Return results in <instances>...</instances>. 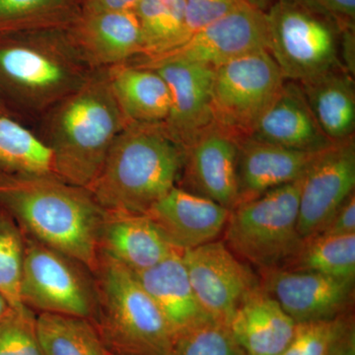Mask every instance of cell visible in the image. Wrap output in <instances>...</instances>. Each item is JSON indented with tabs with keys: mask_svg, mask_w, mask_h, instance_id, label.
<instances>
[{
	"mask_svg": "<svg viewBox=\"0 0 355 355\" xmlns=\"http://www.w3.org/2000/svg\"><path fill=\"white\" fill-rule=\"evenodd\" d=\"M355 331L352 312L331 319L296 323L282 355H328L345 336Z\"/></svg>",
	"mask_w": 355,
	"mask_h": 355,
	"instance_id": "obj_31",
	"label": "cell"
},
{
	"mask_svg": "<svg viewBox=\"0 0 355 355\" xmlns=\"http://www.w3.org/2000/svg\"><path fill=\"white\" fill-rule=\"evenodd\" d=\"M183 163V147L162 123H128L85 190L105 211L146 214L176 187Z\"/></svg>",
	"mask_w": 355,
	"mask_h": 355,
	"instance_id": "obj_2",
	"label": "cell"
},
{
	"mask_svg": "<svg viewBox=\"0 0 355 355\" xmlns=\"http://www.w3.org/2000/svg\"><path fill=\"white\" fill-rule=\"evenodd\" d=\"M109 355H116V354H111V352H109Z\"/></svg>",
	"mask_w": 355,
	"mask_h": 355,
	"instance_id": "obj_42",
	"label": "cell"
},
{
	"mask_svg": "<svg viewBox=\"0 0 355 355\" xmlns=\"http://www.w3.org/2000/svg\"><path fill=\"white\" fill-rule=\"evenodd\" d=\"M354 188V139L318 154L302 178L297 224L301 237L318 234Z\"/></svg>",
	"mask_w": 355,
	"mask_h": 355,
	"instance_id": "obj_12",
	"label": "cell"
},
{
	"mask_svg": "<svg viewBox=\"0 0 355 355\" xmlns=\"http://www.w3.org/2000/svg\"><path fill=\"white\" fill-rule=\"evenodd\" d=\"M12 310V308L7 302L6 299L0 294V319L7 316Z\"/></svg>",
	"mask_w": 355,
	"mask_h": 355,
	"instance_id": "obj_40",
	"label": "cell"
},
{
	"mask_svg": "<svg viewBox=\"0 0 355 355\" xmlns=\"http://www.w3.org/2000/svg\"><path fill=\"white\" fill-rule=\"evenodd\" d=\"M175 251L146 214L105 211L99 253L132 272L153 268Z\"/></svg>",
	"mask_w": 355,
	"mask_h": 355,
	"instance_id": "obj_18",
	"label": "cell"
},
{
	"mask_svg": "<svg viewBox=\"0 0 355 355\" xmlns=\"http://www.w3.org/2000/svg\"><path fill=\"white\" fill-rule=\"evenodd\" d=\"M133 273L162 313L174 338L211 320L196 297L182 252L175 251L153 268Z\"/></svg>",
	"mask_w": 355,
	"mask_h": 355,
	"instance_id": "obj_20",
	"label": "cell"
},
{
	"mask_svg": "<svg viewBox=\"0 0 355 355\" xmlns=\"http://www.w3.org/2000/svg\"><path fill=\"white\" fill-rule=\"evenodd\" d=\"M328 355H355V331L343 338Z\"/></svg>",
	"mask_w": 355,
	"mask_h": 355,
	"instance_id": "obj_38",
	"label": "cell"
},
{
	"mask_svg": "<svg viewBox=\"0 0 355 355\" xmlns=\"http://www.w3.org/2000/svg\"><path fill=\"white\" fill-rule=\"evenodd\" d=\"M141 65L155 70L167 84L171 107L162 125L183 148L216 123L212 109L214 69L175 58H159Z\"/></svg>",
	"mask_w": 355,
	"mask_h": 355,
	"instance_id": "obj_10",
	"label": "cell"
},
{
	"mask_svg": "<svg viewBox=\"0 0 355 355\" xmlns=\"http://www.w3.org/2000/svg\"><path fill=\"white\" fill-rule=\"evenodd\" d=\"M295 324L261 286L236 311L229 329L246 355H282L291 342Z\"/></svg>",
	"mask_w": 355,
	"mask_h": 355,
	"instance_id": "obj_21",
	"label": "cell"
},
{
	"mask_svg": "<svg viewBox=\"0 0 355 355\" xmlns=\"http://www.w3.org/2000/svg\"><path fill=\"white\" fill-rule=\"evenodd\" d=\"M50 53L12 35L0 37V83L25 93L58 92L69 83L70 72Z\"/></svg>",
	"mask_w": 355,
	"mask_h": 355,
	"instance_id": "obj_22",
	"label": "cell"
},
{
	"mask_svg": "<svg viewBox=\"0 0 355 355\" xmlns=\"http://www.w3.org/2000/svg\"><path fill=\"white\" fill-rule=\"evenodd\" d=\"M250 137L302 153H319L331 141L311 111L300 84L286 80Z\"/></svg>",
	"mask_w": 355,
	"mask_h": 355,
	"instance_id": "obj_16",
	"label": "cell"
},
{
	"mask_svg": "<svg viewBox=\"0 0 355 355\" xmlns=\"http://www.w3.org/2000/svg\"><path fill=\"white\" fill-rule=\"evenodd\" d=\"M249 2L251 6L256 7V8L260 9V10L266 12L268 8H270L272 0H246Z\"/></svg>",
	"mask_w": 355,
	"mask_h": 355,
	"instance_id": "obj_39",
	"label": "cell"
},
{
	"mask_svg": "<svg viewBox=\"0 0 355 355\" xmlns=\"http://www.w3.org/2000/svg\"><path fill=\"white\" fill-rule=\"evenodd\" d=\"M0 355H44L32 310H12L0 319Z\"/></svg>",
	"mask_w": 355,
	"mask_h": 355,
	"instance_id": "obj_33",
	"label": "cell"
},
{
	"mask_svg": "<svg viewBox=\"0 0 355 355\" xmlns=\"http://www.w3.org/2000/svg\"><path fill=\"white\" fill-rule=\"evenodd\" d=\"M266 16L268 51L286 80L302 83L343 67L345 29L333 18L296 0H277Z\"/></svg>",
	"mask_w": 355,
	"mask_h": 355,
	"instance_id": "obj_6",
	"label": "cell"
},
{
	"mask_svg": "<svg viewBox=\"0 0 355 355\" xmlns=\"http://www.w3.org/2000/svg\"><path fill=\"white\" fill-rule=\"evenodd\" d=\"M296 1L333 18L345 29L354 28L355 0H296Z\"/></svg>",
	"mask_w": 355,
	"mask_h": 355,
	"instance_id": "obj_35",
	"label": "cell"
},
{
	"mask_svg": "<svg viewBox=\"0 0 355 355\" xmlns=\"http://www.w3.org/2000/svg\"><path fill=\"white\" fill-rule=\"evenodd\" d=\"M25 234L17 222L0 209V294L15 311L26 309L21 300Z\"/></svg>",
	"mask_w": 355,
	"mask_h": 355,
	"instance_id": "obj_30",
	"label": "cell"
},
{
	"mask_svg": "<svg viewBox=\"0 0 355 355\" xmlns=\"http://www.w3.org/2000/svg\"><path fill=\"white\" fill-rule=\"evenodd\" d=\"M282 268L355 279V234L303 238L297 253Z\"/></svg>",
	"mask_w": 355,
	"mask_h": 355,
	"instance_id": "obj_27",
	"label": "cell"
},
{
	"mask_svg": "<svg viewBox=\"0 0 355 355\" xmlns=\"http://www.w3.org/2000/svg\"><path fill=\"white\" fill-rule=\"evenodd\" d=\"M236 135L214 123L184 148V181L191 193L232 209L239 200Z\"/></svg>",
	"mask_w": 355,
	"mask_h": 355,
	"instance_id": "obj_14",
	"label": "cell"
},
{
	"mask_svg": "<svg viewBox=\"0 0 355 355\" xmlns=\"http://www.w3.org/2000/svg\"><path fill=\"white\" fill-rule=\"evenodd\" d=\"M244 0H184L190 38L205 26L232 11Z\"/></svg>",
	"mask_w": 355,
	"mask_h": 355,
	"instance_id": "obj_34",
	"label": "cell"
},
{
	"mask_svg": "<svg viewBox=\"0 0 355 355\" xmlns=\"http://www.w3.org/2000/svg\"><path fill=\"white\" fill-rule=\"evenodd\" d=\"M139 0H80L83 14L133 11Z\"/></svg>",
	"mask_w": 355,
	"mask_h": 355,
	"instance_id": "obj_37",
	"label": "cell"
},
{
	"mask_svg": "<svg viewBox=\"0 0 355 355\" xmlns=\"http://www.w3.org/2000/svg\"><path fill=\"white\" fill-rule=\"evenodd\" d=\"M301 184L302 178L236 205L222 241L258 272L284 268L303 241L297 228Z\"/></svg>",
	"mask_w": 355,
	"mask_h": 355,
	"instance_id": "obj_5",
	"label": "cell"
},
{
	"mask_svg": "<svg viewBox=\"0 0 355 355\" xmlns=\"http://www.w3.org/2000/svg\"><path fill=\"white\" fill-rule=\"evenodd\" d=\"M83 266L67 254L25 235L21 282L23 305L40 313L92 321L97 311V289Z\"/></svg>",
	"mask_w": 355,
	"mask_h": 355,
	"instance_id": "obj_7",
	"label": "cell"
},
{
	"mask_svg": "<svg viewBox=\"0 0 355 355\" xmlns=\"http://www.w3.org/2000/svg\"><path fill=\"white\" fill-rule=\"evenodd\" d=\"M36 331L44 355H109L91 320L40 313Z\"/></svg>",
	"mask_w": 355,
	"mask_h": 355,
	"instance_id": "obj_26",
	"label": "cell"
},
{
	"mask_svg": "<svg viewBox=\"0 0 355 355\" xmlns=\"http://www.w3.org/2000/svg\"><path fill=\"white\" fill-rule=\"evenodd\" d=\"M182 258L200 307L216 323L229 327L236 311L261 287L258 273L222 240L187 250Z\"/></svg>",
	"mask_w": 355,
	"mask_h": 355,
	"instance_id": "obj_9",
	"label": "cell"
},
{
	"mask_svg": "<svg viewBox=\"0 0 355 355\" xmlns=\"http://www.w3.org/2000/svg\"><path fill=\"white\" fill-rule=\"evenodd\" d=\"M0 172L53 176V154L31 132L0 113Z\"/></svg>",
	"mask_w": 355,
	"mask_h": 355,
	"instance_id": "obj_28",
	"label": "cell"
},
{
	"mask_svg": "<svg viewBox=\"0 0 355 355\" xmlns=\"http://www.w3.org/2000/svg\"><path fill=\"white\" fill-rule=\"evenodd\" d=\"M299 84L324 135L335 144L354 139L355 88L352 74L340 67Z\"/></svg>",
	"mask_w": 355,
	"mask_h": 355,
	"instance_id": "obj_24",
	"label": "cell"
},
{
	"mask_svg": "<svg viewBox=\"0 0 355 355\" xmlns=\"http://www.w3.org/2000/svg\"><path fill=\"white\" fill-rule=\"evenodd\" d=\"M319 153L292 150L250 137L240 139L237 205L301 179Z\"/></svg>",
	"mask_w": 355,
	"mask_h": 355,
	"instance_id": "obj_17",
	"label": "cell"
},
{
	"mask_svg": "<svg viewBox=\"0 0 355 355\" xmlns=\"http://www.w3.org/2000/svg\"><path fill=\"white\" fill-rule=\"evenodd\" d=\"M230 209L186 189L174 187L146 212L166 241L177 251L216 241L223 234Z\"/></svg>",
	"mask_w": 355,
	"mask_h": 355,
	"instance_id": "obj_15",
	"label": "cell"
},
{
	"mask_svg": "<svg viewBox=\"0 0 355 355\" xmlns=\"http://www.w3.org/2000/svg\"><path fill=\"white\" fill-rule=\"evenodd\" d=\"M76 15L71 0H0V37L67 28Z\"/></svg>",
	"mask_w": 355,
	"mask_h": 355,
	"instance_id": "obj_29",
	"label": "cell"
},
{
	"mask_svg": "<svg viewBox=\"0 0 355 355\" xmlns=\"http://www.w3.org/2000/svg\"><path fill=\"white\" fill-rule=\"evenodd\" d=\"M263 50L268 51L266 12L244 0L223 17L191 35L176 50L155 60L181 58L216 69L235 58Z\"/></svg>",
	"mask_w": 355,
	"mask_h": 355,
	"instance_id": "obj_13",
	"label": "cell"
},
{
	"mask_svg": "<svg viewBox=\"0 0 355 355\" xmlns=\"http://www.w3.org/2000/svg\"><path fill=\"white\" fill-rule=\"evenodd\" d=\"M128 125L108 79L84 84L62 105L53 123L50 147L55 177L87 189L114 139Z\"/></svg>",
	"mask_w": 355,
	"mask_h": 355,
	"instance_id": "obj_3",
	"label": "cell"
},
{
	"mask_svg": "<svg viewBox=\"0 0 355 355\" xmlns=\"http://www.w3.org/2000/svg\"><path fill=\"white\" fill-rule=\"evenodd\" d=\"M171 355H246L229 327L209 320L175 338Z\"/></svg>",
	"mask_w": 355,
	"mask_h": 355,
	"instance_id": "obj_32",
	"label": "cell"
},
{
	"mask_svg": "<svg viewBox=\"0 0 355 355\" xmlns=\"http://www.w3.org/2000/svg\"><path fill=\"white\" fill-rule=\"evenodd\" d=\"M67 29L84 53L99 64H121L144 55V42L135 11L77 14Z\"/></svg>",
	"mask_w": 355,
	"mask_h": 355,
	"instance_id": "obj_19",
	"label": "cell"
},
{
	"mask_svg": "<svg viewBox=\"0 0 355 355\" xmlns=\"http://www.w3.org/2000/svg\"><path fill=\"white\" fill-rule=\"evenodd\" d=\"M94 275L98 303L92 322L107 350L116 355H171L174 335L135 273L99 253Z\"/></svg>",
	"mask_w": 355,
	"mask_h": 355,
	"instance_id": "obj_4",
	"label": "cell"
},
{
	"mask_svg": "<svg viewBox=\"0 0 355 355\" xmlns=\"http://www.w3.org/2000/svg\"><path fill=\"white\" fill-rule=\"evenodd\" d=\"M318 234L349 235L355 234V195L352 193L336 210L323 229Z\"/></svg>",
	"mask_w": 355,
	"mask_h": 355,
	"instance_id": "obj_36",
	"label": "cell"
},
{
	"mask_svg": "<svg viewBox=\"0 0 355 355\" xmlns=\"http://www.w3.org/2000/svg\"><path fill=\"white\" fill-rule=\"evenodd\" d=\"M135 13L149 60L167 55L190 39L184 0H139Z\"/></svg>",
	"mask_w": 355,
	"mask_h": 355,
	"instance_id": "obj_25",
	"label": "cell"
},
{
	"mask_svg": "<svg viewBox=\"0 0 355 355\" xmlns=\"http://www.w3.org/2000/svg\"><path fill=\"white\" fill-rule=\"evenodd\" d=\"M259 277L295 323L342 316L354 307L355 279L286 268L261 270Z\"/></svg>",
	"mask_w": 355,
	"mask_h": 355,
	"instance_id": "obj_11",
	"label": "cell"
},
{
	"mask_svg": "<svg viewBox=\"0 0 355 355\" xmlns=\"http://www.w3.org/2000/svg\"><path fill=\"white\" fill-rule=\"evenodd\" d=\"M286 78L270 51H254L214 69V121L239 139L250 137L257 121Z\"/></svg>",
	"mask_w": 355,
	"mask_h": 355,
	"instance_id": "obj_8",
	"label": "cell"
},
{
	"mask_svg": "<svg viewBox=\"0 0 355 355\" xmlns=\"http://www.w3.org/2000/svg\"><path fill=\"white\" fill-rule=\"evenodd\" d=\"M108 83L128 123L159 125L168 119L171 107L169 89L155 70L139 65H114Z\"/></svg>",
	"mask_w": 355,
	"mask_h": 355,
	"instance_id": "obj_23",
	"label": "cell"
},
{
	"mask_svg": "<svg viewBox=\"0 0 355 355\" xmlns=\"http://www.w3.org/2000/svg\"><path fill=\"white\" fill-rule=\"evenodd\" d=\"M0 209L28 237L97 270L105 210L85 189L53 176L0 172Z\"/></svg>",
	"mask_w": 355,
	"mask_h": 355,
	"instance_id": "obj_1",
	"label": "cell"
},
{
	"mask_svg": "<svg viewBox=\"0 0 355 355\" xmlns=\"http://www.w3.org/2000/svg\"><path fill=\"white\" fill-rule=\"evenodd\" d=\"M0 113H2V107H1V104H0ZM3 114V113H2Z\"/></svg>",
	"mask_w": 355,
	"mask_h": 355,
	"instance_id": "obj_41",
	"label": "cell"
}]
</instances>
